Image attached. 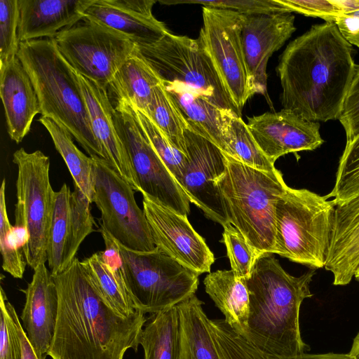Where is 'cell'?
I'll use <instances>...</instances> for the list:
<instances>
[{
	"mask_svg": "<svg viewBox=\"0 0 359 359\" xmlns=\"http://www.w3.org/2000/svg\"><path fill=\"white\" fill-rule=\"evenodd\" d=\"M353 51L333 22L292 41L276 67L283 109L311 121L339 120L357 70Z\"/></svg>",
	"mask_w": 359,
	"mask_h": 359,
	"instance_id": "obj_1",
	"label": "cell"
},
{
	"mask_svg": "<svg viewBox=\"0 0 359 359\" xmlns=\"http://www.w3.org/2000/svg\"><path fill=\"white\" fill-rule=\"evenodd\" d=\"M58 294L55 333L48 355L52 359H123L137 351L147 322L136 311L123 316L111 308L93 287L75 257L53 276Z\"/></svg>",
	"mask_w": 359,
	"mask_h": 359,
	"instance_id": "obj_2",
	"label": "cell"
},
{
	"mask_svg": "<svg viewBox=\"0 0 359 359\" xmlns=\"http://www.w3.org/2000/svg\"><path fill=\"white\" fill-rule=\"evenodd\" d=\"M271 255L259 257L245 279L250 313L243 337L271 354L295 356L309 349L302 338L299 311L303 301L312 296L310 283L316 269L293 276Z\"/></svg>",
	"mask_w": 359,
	"mask_h": 359,
	"instance_id": "obj_3",
	"label": "cell"
},
{
	"mask_svg": "<svg viewBox=\"0 0 359 359\" xmlns=\"http://www.w3.org/2000/svg\"><path fill=\"white\" fill-rule=\"evenodd\" d=\"M17 56L32 82L41 116L65 127L90 156L104 159L76 72L62 57L54 39L20 42Z\"/></svg>",
	"mask_w": 359,
	"mask_h": 359,
	"instance_id": "obj_4",
	"label": "cell"
},
{
	"mask_svg": "<svg viewBox=\"0 0 359 359\" xmlns=\"http://www.w3.org/2000/svg\"><path fill=\"white\" fill-rule=\"evenodd\" d=\"M224 154L226 171L217 184L228 222L260 257L273 254L276 208L288 186L276 168L261 170Z\"/></svg>",
	"mask_w": 359,
	"mask_h": 359,
	"instance_id": "obj_5",
	"label": "cell"
},
{
	"mask_svg": "<svg viewBox=\"0 0 359 359\" xmlns=\"http://www.w3.org/2000/svg\"><path fill=\"white\" fill-rule=\"evenodd\" d=\"M335 207L325 196L287 187L276 208L273 254L313 269L325 267Z\"/></svg>",
	"mask_w": 359,
	"mask_h": 359,
	"instance_id": "obj_6",
	"label": "cell"
},
{
	"mask_svg": "<svg viewBox=\"0 0 359 359\" xmlns=\"http://www.w3.org/2000/svg\"><path fill=\"white\" fill-rule=\"evenodd\" d=\"M135 53L162 81L180 83L214 106L241 117L200 36L191 39L168 32L151 45L137 46Z\"/></svg>",
	"mask_w": 359,
	"mask_h": 359,
	"instance_id": "obj_7",
	"label": "cell"
},
{
	"mask_svg": "<svg viewBox=\"0 0 359 359\" xmlns=\"http://www.w3.org/2000/svg\"><path fill=\"white\" fill-rule=\"evenodd\" d=\"M128 294L134 308L155 314L195 294L199 274L156 248L137 252L118 242Z\"/></svg>",
	"mask_w": 359,
	"mask_h": 359,
	"instance_id": "obj_8",
	"label": "cell"
},
{
	"mask_svg": "<svg viewBox=\"0 0 359 359\" xmlns=\"http://www.w3.org/2000/svg\"><path fill=\"white\" fill-rule=\"evenodd\" d=\"M18 168L15 216L26 223L29 240L24 248L33 269L47 262V249L55 207V192L50 181V159L41 151L20 148L13 154Z\"/></svg>",
	"mask_w": 359,
	"mask_h": 359,
	"instance_id": "obj_9",
	"label": "cell"
},
{
	"mask_svg": "<svg viewBox=\"0 0 359 359\" xmlns=\"http://www.w3.org/2000/svg\"><path fill=\"white\" fill-rule=\"evenodd\" d=\"M53 39L62 57L76 73L107 90L137 46L118 32L84 18Z\"/></svg>",
	"mask_w": 359,
	"mask_h": 359,
	"instance_id": "obj_10",
	"label": "cell"
},
{
	"mask_svg": "<svg viewBox=\"0 0 359 359\" xmlns=\"http://www.w3.org/2000/svg\"><path fill=\"white\" fill-rule=\"evenodd\" d=\"M93 159V203L101 213L100 227L121 245L137 252L156 248L135 190L104 159Z\"/></svg>",
	"mask_w": 359,
	"mask_h": 359,
	"instance_id": "obj_11",
	"label": "cell"
},
{
	"mask_svg": "<svg viewBox=\"0 0 359 359\" xmlns=\"http://www.w3.org/2000/svg\"><path fill=\"white\" fill-rule=\"evenodd\" d=\"M118 135L128 154L139 191L182 215L189 213V201L151 146L133 107L117 100L113 114Z\"/></svg>",
	"mask_w": 359,
	"mask_h": 359,
	"instance_id": "obj_12",
	"label": "cell"
},
{
	"mask_svg": "<svg viewBox=\"0 0 359 359\" xmlns=\"http://www.w3.org/2000/svg\"><path fill=\"white\" fill-rule=\"evenodd\" d=\"M202 39L234 104L242 112L252 90L241 29L243 15L224 9L203 7Z\"/></svg>",
	"mask_w": 359,
	"mask_h": 359,
	"instance_id": "obj_13",
	"label": "cell"
},
{
	"mask_svg": "<svg viewBox=\"0 0 359 359\" xmlns=\"http://www.w3.org/2000/svg\"><path fill=\"white\" fill-rule=\"evenodd\" d=\"M184 135L187 162L180 186L190 203L223 226L229 222L217 182L226 171L224 154L210 141L188 128Z\"/></svg>",
	"mask_w": 359,
	"mask_h": 359,
	"instance_id": "obj_14",
	"label": "cell"
},
{
	"mask_svg": "<svg viewBox=\"0 0 359 359\" xmlns=\"http://www.w3.org/2000/svg\"><path fill=\"white\" fill-rule=\"evenodd\" d=\"M91 202L77 187L72 192L64 183L55 192L47 262L52 276L63 272L73 262L84 239L95 231Z\"/></svg>",
	"mask_w": 359,
	"mask_h": 359,
	"instance_id": "obj_15",
	"label": "cell"
},
{
	"mask_svg": "<svg viewBox=\"0 0 359 359\" xmlns=\"http://www.w3.org/2000/svg\"><path fill=\"white\" fill-rule=\"evenodd\" d=\"M142 196L143 210L156 248L199 275L210 273L214 255L187 216Z\"/></svg>",
	"mask_w": 359,
	"mask_h": 359,
	"instance_id": "obj_16",
	"label": "cell"
},
{
	"mask_svg": "<svg viewBox=\"0 0 359 359\" xmlns=\"http://www.w3.org/2000/svg\"><path fill=\"white\" fill-rule=\"evenodd\" d=\"M247 126L262 152L274 163L287 154L313 151L324 142L320 123L285 109L249 117Z\"/></svg>",
	"mask_w": 359,
	"mask_h": 359,
	"instance_id": "obj_17",
	"label": "cell"
},
{
	"mask_svg": "<svg viewBox=\"0 0 359 359\" xmlns=\"http://www.w3.org/2000/svg\"><path fill=\"white\" fill-rule=\"evenodd\" d=\"M294 20L287 12L243 15L241 40L255 95L266 94L268 61L295 32Z\"/></svg>",
	"mask_w": 359,
	"mask_h": 359,
	"instance_id": "obj_18",
	"label": "cell"
},
{
	"mask_svg": "<svg viewBox=\"0 0 359 359\" xmlns=\"http://www.w3.org/2000/svg\"><path fill=\"white\" fill-rule=\"evenodd\" d=\"M154 0H94L83 18L113 29L137 46L151 45L168 30L152 13Z\"/></svg>",
	"mask_w": 359,
	"mask_h": 359,
	"instance_id": "obj_19",
	"label": "cell"
},
{
	"mask_svg": "<svg viewBox=\"0 0 359 359\" xmlns=\"http://www.w3.org/2000/svg\"><path fill=\"white\" fill-rule=\"evenodd\" d=\"M20 290L25 294L20 315L22 325L39 358L46 359L56 326L58 294L54 279L45 264L34 269L31 282L26 289Z\"/></svg>",
	"mask_w": 359,
	"mask_h": 359,
	"instance_id": "obj_20",
	"label": "cell"
},
{
	"mask_svg": "<svg viewBox=\"0 0 359 359\" xmlns=\"http://www.w3.org/2000/svg\"><path fill=\"white\" fill-rule=\"evenodd\" d=\"M88 111L93 133L103 151L104 160L134 189L137 181L128 154L118 135L113 114L114 107L107 90L76 73Z\"/></svg>",
	"mask_w": 359,
	"mask_h": 359,
	"instance_id": "obj_21",
	"label": "cell"
},
{
	"mask_svg": "<svg viewBox=\"0 0 359 359\" xmlns=\"http://www.w3.org/2000/svg\"><path fill=\"white\" fill-rule=\"evenodd\" d=\"M0 95L11 140L20 143L41 107L32 82L19 58L0 66Z\"/></svg>",
	"mask_w": 359,
	"mask_h": 359,
	"instance_id": "obj_22",
	"label": "cell"
},
{
	"mask_svg": "<svg viewBox=\"0 0 359 359\" xmlns=\"http://www.w3.org/2000/svg\"><path fill=\"white\" fill-rule=\"evenodd\" d=\"M94 0H18L20 42L53 39L82 20Z\"/></svg>",
	"mask_w": 359,
	"mask_h": 359,
	"instance_id": "obj_23",
	"label": "cell"
},
{
	"mask_svg": "<svg viewBox=\"0 0 359 359\" xmlns=\"http://www.w3.org/2000/svg\"><path fill=\"white\" fill-rule=\"evenodd\" d=\"M359 264V195L336 205L325 269L333 285H348Z\"/></svg>",
	"mask_w": 359,
	"mask_h": 359,
	"instance_id": "obj_24",
	"label": "cell"
},
{
	"mask_svg": "<svg viewBox=\"0 0 359 359\" xmlns=\"http://www.w3.org/2000/svg\"><path fill=\"white\" fill-rule=\"evenodd\" d=\"M161 83L176 103L188 129L224 151L230 121L236 115L214 106L180 83L165 81Z\"/></svg>",
	"mask_w": 359,
	"mask_h": 359,
	"instance_id": "obj_25",
	"label": "cell"
},
{
	"mask_svg": "<svg viewBox=\"0 0 359 359\" xmlns=\"http://www.w3.org/2000/svg\"><path fill=\"white\" fill-rule=\"evenodd\" d=\"M203 302L193 294L176 307L180 322L179 359H221Z\"/></svg>",
	"mask_w": 359,
	"mask_h": 359,
	"instance_id": "obj_26",
	"label": "cell"
},
{
	"mask_svg": "<svg viewBox=\"0 0 359 359\" xmlns=\"http://www.w3.org/2000/svg\"><path fill=\"white\" fill-rule=\"evenodd\" d=\"M203 284L205 292L224 316V320L243 336L250 313L245 280L238 277L231 269L217 270L210 272Z\"/></svg>",
	"mask_w": 359,
	"mask_h": 359,
	"instance_id": "obj_27",
	"label": "cell"
},
{
	"mask_svg": "<svg viewBox=\"0 0 359 359\" xmlns=\"http://www.w3.org/2000/svg\"><path fill=\"white\" fill-rule=\"evenodd\" d=\"M161 82L156 72L135 50L116 73L109 87L117 100L145 112L154 88Z\"/></svg>",
	"mask_w": 359,
	"mask_h": 359,
	"instance_id": "obj_28",
	"label": "cell"
},
{
	"mask_svg": "<svg viewBox=\"0 0 359 359\" xmlns=\"http://www.w3.org/2000/svg\"><path fill=\"white\" fill-rule=\"evenodd\" d=\"M144 359H179L180 322L177 309L152 314L140 338Z\"/></svg>",
	"mask_w": 359,
	"mask_h": 359,
	"instance_id": "obj_29",
	"label": "cell"
},
{
	"mask_svg": "<svg viewBox=\"0 0 359 359\" xmlns=\"http://www.w3.org/2000/svg\"><path fill=\"white\" fill-rule=\"evenodd\" d=\"M39 121L49 133L55 149L64 159L79 188L88 200L93 202V159L87 156L75 145L72 134L62 125L52 119L41 116Z\"/></svg>",
	"mask_w": 359,
	"mask_h": 359,
	"instance_id": "obj_30",
	"label": "cell"
},
{
	"mask_svg": "<svg viewBox=\"0 0 359 359\" xmlns=\"http://www.w3.org/2000/svg\"><path fill=\"white\" fill-rule=\"evenodd\" d=\"M29 240L25 225L11 224L6 202V179L2 180L0 189V251L2 268L15 278H22L27 264L24 248Z\"/></svg>",
	"mask_w": 359,
	"mask_h": 359,
	"instance_id": "obj_31",
	"label": "cell"
},
{
	"mask_svg": "<svg viewBox=\"0 0 359 359\" xmlns=\"http://www.w3.org/2000/svg\"><path fill=\"white\" fill-rule=\"evenodd\" d=\"M169 141L186 154L184 132L188 126L162 83L156 86L145 112Z\"/></svg>",
	"mask_w": 359,
	"mask_h": 359,
	"instance_id": "obj_32",
	"label": "cell"
},
{
	"mask_svg": "<svg viewBox=\"0 0 359 359\" xmlns=\"http://www.w3.org/2000/svg\"><path fill=\"white\" fill-rule=\"evenodd\" d=\"M80 262L93 287L111 308L123 316H130L137 311L123 292L100 251Z\"/></svg>",
	"mask_w": 359,
	"mask_h": 359,
	"instance_id": "obj_33",
	"label": "cell"
},
{
	"mask_svg": "<svg viewBox=\"0 0 359 359\" xmlns=\"http://www.w3.org/2000/svg\"><path fill=\"white\" fill-rule=\"evenodd\" d=\"M224 154L250 167L272 171L276 169L271 162L259 147L252 135L241 117L232 116L227 137Z\"/></svg>",
	"mask_w": 359,
	"mask_h": 359,
	"instance_id": "obj_34",
	"label": "cell"
},
{
	"mask_svg": "<svg viewBox=\"0 0 359 359\" xmlns=\"http://www.w3.org/2000/svg\"><path fill=\"white\" fill-rule=\"evenodd\" d=\"M359 195V135L346 144L339 158L334 186L327 198L336 205Z\"/></svg>",
	"mask_w": 359,
	"mask_h": 359,
	"instance_id": "obj_35",
	"label": "cell"
},
{
	"mask_svg": "<svg viewBox=\"0 0 359 359\" xmlns=\"http://www.w3.org/2000/svg\"><path fill=\"white\" fill-rule=\"evenodd\" d=\"M133 108L138 122L151 146L180 184L187 162V155L169 141L146 114Z\"/></svg>",
	"mask_w": 359,
	"mask_h": 359,
	"instance_id": "obj_36",
	"label": "cell"
},
{
	"mask_svg": "<svg viewBox=\"0 0 359 359\" xmlns=\"http://www.w3.org/2000/svg\"><path fill=\"white\" fill-rule=\"evenodd\" d=\"M221 359H269L266 353L246 340L224 319H210Z\"/></svg>",
	"mask_w": 359,
	"mask_h": 359,
	"instance_id": "obj_37",
	"label": "cell"
},
{
	"mask_svg": "<svg viewBox=\"0 0 359 359\" xmlns=\"http://www.w3.org/2000/svg\"><path fill=\"white\" fill-rule=\"evenodd\" d=\"M222 242L231 264V269L239 278H248L260 257L242 233L231 223L222 226Z\"/></svg>",
	"mask_w": 359,
	"mask_h": 359,
	"instance_id": "obj_38",
	"label": "cell"
},
{
	"mask_svg": "<svg viewBox=\"0 0 359 359\" xmlns=\"http://www.w3.org/2000/svg\"><path fill=\"white\" fill-rule=\"evenodd\" d=\"M18 0L0 1V66L17 57L20 41Z\"/></svg>",
	"mask_w": 359,
	"mask_h": 359,
	"instance_id": "obj_39",
	"label": "cell"
},
{
	"mask_svg": "<svg viewBox=\"0 0 359 359\" xmlns=\"http://www.w3.org/2000/svg\"><path fill=\"white\" fill-rule=\"evenodd\" d=\"M165 4H198L203 7L229 10L242 15H269L286 13L277 0H219L162 1ZM288 13V12H287Z\"/></svg>",
	"mask_w": 359,
	"mask_h": 359,
	"instance_id": "obj_40",
	"label": "cell"
},
{
	"mask_svg": "<svg viewBox=\"0 0 359 359\" xmlns=\"http://www.w3.org/2000/svg\"><path fill=\"white\" fill-rule=\"evenodd\" d=\"M7 296L0 287V359H22L19 337L6 304Z\"/></svg>",
	"mask_w": 359,
	"mask_h": 359,
	"instance_id": "obj_41",
	"label": "cell"
},
{
	"mask_svg": "<svg viewBox=\"0 0 359 359\" xmlns=\"http://www.w3.org/2000/svg\"><path fill=\"white\" fill-rule=\"evenodd\" d=\"M288 13L319 18L325 22H333L342 14L335 0H277Z\"/></svg>",
	"mask_w": 359,
	"mask_h": 359,
	"instance_id": "obj_42",
	"label": "cell"
},
{
	"mask_svg": "<svg viewBox=\"0 0 359 359\" xmlns=\"http://www.w3.org/2000/svg\"><path fill=\"white\" fill-rule=\"evenodd\" d=\"M346 133V144L359 135V65L339 118Z\"/></svg>",
	"mask_w": 359,
	"mask_h": 359,
	"instance_id": "obj_43",
	"label": "cell"
},
{
	"mask_svg": "<svg viewBox=\"0 0 359 359\" xmlns=\"http://www.w3.org/2000/svg\"><path fill=\"white\" fill-rule=\"evenodd\" d=\"M335 24L344 37L351 45L359 48V8L342 14Z\"/></svg>",
	"mask_w": 359,
	"mask_h": 359,
	"instance_id": "obj_44",
	"label": "cell"
},
{
	"mask_svg": "<svg viewBox=\"0 0 359 359\" xmlns=\"http://www.w3.org/2000/svg\"><path fill=\"white\" fill-rule=\"evenodd\" d=\"M6 304L20 339L22 348V359H39L27 338L14 306L8 300V298L6 300Z\"/></svg>",
	"mask_w": 359,
	"mask_h": 359,
	"instance_id": "obj_45",
	"label": "cell"
},
{
	"mask_svg": "<svg viewBox=\"0 0 359 359\" xmlns=\"http://www.w3.org/2000/svg\"><path fill=\"white\" fill-rule=\"evenodd\" d=\"M348 353L353 359H359V332L355 337Z\"/></svg>",
	"mask_w": 359,
	"mask_h": 359,
	"instance_id": "obj_46",
	"label": "cell"
},
{
	"mask_svg": "<svg viewBox=\"0 0 359 359\" xmlns=\"http://www.w3.org/2000/svg\"><path fill=\"white\" fill-rule=\"evenodd\" d=\"M354 278H355V280L359 282V264L355 270V275H354Z\"/></svg>",
	"mask_w": 359,
	"mask_h": 359,
	"instance_id": "obj_47",
	"label": "cell"
}]
</instances>
